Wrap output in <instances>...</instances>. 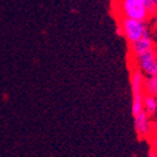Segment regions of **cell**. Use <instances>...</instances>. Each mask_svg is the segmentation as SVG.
I'll return each mask as SVG.
<instances>
[{
  "label": "cell",
  "mask_w": 157,
  "mask_h": 157,
  "mask_svg": "<svg viewBox=\"0 0 157 157\" xmlns=\"http://www.w3.org/2000/svg\"><path fill=\"white\" fill-rule=\"evenodd\" d=\"M119 11L121 14V17L146 23L150 15L156 10L153 8L152 0H120Z\"/></svg>",
  "instance_id": "cell-1"
},
{
  "label": "cell",
  "mask_w": 157,
  "mask_h": 157,
  "mask_svg": "<svg viewBox=\"0 0 157 157\" xmlns=\"http://www.w3.org/2000/svg\"><path fill=\"white\" fill-rule=\"evenodd\" d=\"M130 81H131V90H132L131 110H132V115L136 116L144 111V96L146 94V90H145L146 77L141 71L133 69L131 71Z\"/></svg>",
  "instance_id": "cell-2"
},
{
  "label": "cell",
  "mask_w": 157,
  "mask_h": 157,
  "mask_svg": "<svg viewBox=\"0 0 157 157\" xmlns=\"http://www.w3.org/2000/svg\"><path fill=\"white\" fill-rule=\"evenodd\" d=\"M119 28H120V33L130 44L140 40V39L147 35H151L148 25L145 21L133 20V19L121 17L119 21Z\"/></svg>",
  "instance_id": "cell-3"
},
{
  "label": "cell",
  "mask_w": 157,
  "mask_h": 157,
  "mask_svg": "<svg viewBox=\"0 0 157 157\" xmlns=\"http://www.w3.org/2000/svg\"><path fill=\"white\" fill-rule=\"evenodd\" d=\"M135 65L139 71H141L145 77H153L157 75V50L153 49L139 57H135Z\"/></svg>",
  "instance_id": "cell-4"
},
{
  "label": "cell",
  "mask_w": 157,
  "mask_h": 157,
  "mask_svg": "<svg viewBox=\"0 0 157 157\" xmlns=\"http://www.w3.org/2000/svg\"><path fill=\"white\" fill-rule=\"evenodd\" d=\"M135 119V130L136 133L139 135L141 139H147L150 137L153 132L155 125L151 121V116L147 115L145 111H142L141 113L133 116Z\"/></svg>",
  "instance_id": "cell-5"
},
{
  "label": "cell",
  "mask_w": 157,
  "mask_h": 157,
  "mask_svg": "<svg viewBox=\"0 0 157 157\" xmlns=\"http://www.w3.org/2000/svg\"><path fill=\"white\" fill-rule=\"evenodd\" d=\"M156 49L155 46V41H153V37L151 35H147L140 40H137L132 44H130V51H131V55L135 57H139L151 50Z\"/></svg>",
  "instance_id": "cell-6"
},
{
  "label": "cell",
  "mask_w": 157,
  "mask_h": 157,
  "mask_svg": "<svg viewBox=\"0 0 157 157\" xmlns=\"http://www.w3.org/2000/svg\"><path fill=\"white\" fill-rule=\"evenodd\" d=\"M144 111L150 116L157 113V99L147 92L144 96Z\"/></svg>",
  "instance_id": "cell-7"
},
{
  "label": "cell",
  "mask_w": 157,
  "mask_h": 157,
  "mask_svg": "<svg viewBox=\"0 0 157 157\" xmlns=\"http://www.w3.org/2000/svg\"><path fill=\"white\" fill-rule=\"evenodd\" d=\"M145 90L147 94L153 95L157 99V75L153 77H147L145 82Z\"/></svg>",
  "instance_id": "cell-8"
},
{
  "label": "cell",
  "mask_w": 157,
  "mask_h": 157,
  "mask_svg": "<svg viewBox=\"0 0 157 157\" xmlns=\"http://www.w3.org/2000/svg\"><path fill=\"white\" fill-rule=\"evenodd\" d=\"M153 41H155V46L157 48V28H156V30H155V34H153Z\"/></svg>",
  "instance_id": "cell-9"
},
{
  "label": "cell",
  "mask_w": 157,
  "mask_h": 157,
  "mask_svg": "<svg viewBox=\"0 0 157 157\" xmlns=\"http://www.w3.org/2000/svg\"><path fill=\"white\" fill-rule=\"evenodd\" d=\"M152 3H153V8H155V10H157V0H152Z\"/></svg>",
  "instance_id": "cell-10"
},
{
  "label": "cell",
  "mask_w": 157,
  "mask_h": 157,
  "mask_svg": "<svg viewBox=\"0 0 157 157\" xmlns=\"http://www.w3.org/2000/svg\"><path fill=\"white\" fill-rule=\"evenodd\" d=\"M155 128H156V133H157V121H156V124H155Z\"/></svg>",
  "instance_id": "cell-11"
},
{
  "label": "cell",
  "mask_w": 157,
  "mask_h": 157,
  "mask_svg": "<svg viewBox=\"0 0 157 157\" xmlns=\"http://www.w3.org/2000/svg\"><path fill=\"white\" fill-rule=\"evenodd\" d=\"M156 150H157V148H156Z\"/></svg>",
  "instance_id": "cell-12"
}]
</instances>
